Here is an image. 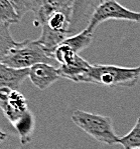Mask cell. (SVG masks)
<instances>
[{
	"label": "cell",
	"instance_id": "obj_7",
	"mask_svg": "<svg viewBox=\"0 0 140 149\" xmlns=\"http://www.w3.org/2000/svg\"><path fill=\"white\" fill-rule=\"evenodd\" d=\"M29 79L40 90H45L61 79L59 68L52 64L38 63L29 68Z\"/></svg>",
	"mask_w": 140,
	"mask_h": 149
},
{
	"label": "cell",
	"instance_id": "obj_6",
	"mask_svg": "<svg viewBox=\"0 0 140 149\" xmlns=\"http://www.w3.org/2000/svg\"><path fill=\"white\" fill-rule=\"evenodd\" d=\"M105 0H75L71 17L70 35H74L87 28L95 9Z\"/></svg>",
	"mask_w": 140,
	"mask_h": 149
},
{
	"label": "cell",
	"instance_id": "obj_18",
	"mask_svg": "<svg viewBox=\"0 0 140 149\" xmlns=\"http://www.w3.org/2000/svg\"><path fill=\"white\" fill-rule=\"evenodd\" d=\"M139 149H140V148H139Z\"/></svg>",
	"mask_w": 140,
	"mask_h": 149
},
{
	"label": "cell",
	"instance_id": "obj_13",
	"mask_svg": "<svg viewBox=\"0 0 140 149\" xmlns=\"http://www.w3.org/2000/svg\"><path fill=\"white\" fill-rule=\"evenodd\" d=\"M10 25L0 23V62L17 44V41L13 39L9 29Z\"/></svg>",
	"mask_w": 140,
	"mask_h": 149
},
{
	"label": "cell",
	"instance_id": "obj_8",
	"mask_svg": "<svg viewBox=\"0 0 140 149\" xmlns=\"http://www.w3.org/2000/svg\"><path fill=\"white\" fill-rule=\"evenodd\" d=\"M28 76L29 69H16L0 62V88L18 90Z\"/></svg>",
	"mask_w": 140,
	"mask_h": 149
},
{
	"label": "cell",
	"instance_id": "obj_11",
	"mask_svg": "<svg viewBox=\"0 0 140 149\" xmlns=\"http://www.w3.org/2000/svg\"><path fill=\"white\" fill-rule=\"evenodd\" d=\"M13 126L19 135L22 145H26L31 141L34 127H35V119L30 111H27Z\"/></svg>",
	"mask_w": 140,
	"mask_h": 149
},
{
	"label": "cell",
	"instance_id": "obj_2",
	"mask_svg": "<svg viewBox=\"0 0 140 149\" xmlns=\"http://www.w3.org/2000/svg\"><path fill=\"white\" fill-rule=\"evenodd\" d=\"M72 120L80 129L93 137L99 143L106 145L118 144L120 137L116 134L113 120L109 116L78 109L72 113Z\"/></svg>",
	"mask_w": 140,
	"mask_h": 149
},
{
	"label": "cell",
	"instance_id": "obj_3",
	"mask_svg": "<svg viewBox=\"0 0 140 149\" xmlns=\"http://www.w3.org/2000/svg\"><path fill=\"white\" fill-rule=\"evenodd\" d=\"M57 62L45 51L37 40L25 39L17 44L6 55L1 63L16 69H29L38 63L52 64Z\"/></svg>",
	"mask_w": 140,
	"mask_h": 149
},
{
	"label": "cell",
	"instance_id": "obj_17",
	"mask_svg": "<svg viewBox=\"0 0 140 149\" xmlns=\"http://www.w3.org/2000/svg\"><path fill=\"white\" fill-rule=\"evenodd\" d=\"M6 138H7V134L0 129V144L3 143V142L6 140Z\"/></svg>",
	"mask_w": 140,
	"mask_h": 149
},
{
	"label": "cell",
	"instance_id": "obj_16",
	"mask_svg": "<svg viewBox=\"0 0 140 149\" xmlns=\"http://www.w3.org/2000/svg\"><path fill=\"white\" fill-rule=\"evenodd\" d=\"M20 17L8 0H0V23L14 24L20 21Z\"/></svg>",
	"mask_w": 140,
	"mask_h": 149
},
{
	"label": "cell",
	"instance_id": "obj_10",
	"mask_svg": "<svg viewBox=\"0 0 140 149\" xmlns=\"http://www.w3.org/2000/svg\"><path fill=\"white\" fill-rule=\"evenodd\" d=\"M74 1L75 0H41V7L35 15L36 21L54 11L68 13L72 17Z\"/></svg>",
	"mask_w": 140,
	"mask_h": 149
},
{
	"label": "cell",
	"instance_id": "obj_1",
	"mask_svg": "<svg viewBox=\"0 0 140 149\" xmlns=\"http://www.w3.org/2000/svg\"><path fill=\"white\" fill-rule=\"evenodd\" d=\"M139 78L140 65L137 67H123L111 64H91L90 69L81 77L79 83L132 88L138 83Z\"/></svg>",
	"mask_w": 140,
	"mask_h": 149
},
{
	"label": "cell",
	"instance_id": "obj_12",
	"mask_svg": "<svg viewBox=\"0 0 140 149\" xmlns=\"http://www.w3.org/2000/svg\"><path fill=\"white\" fill-rule=\"evenodd\" d=\"M93 34L94 33H91L86 28L83 31L79 32V33L69 36L63 42L65 44L69 45L77 54H79L80 52L83 51L84 49H86L92 43V41H93Z\"/></svg>",
	"mask_w": 140,
	"mask_h": 149
},
{
	"label": "cell",
	"instance_id": "obj_15",
	"mask_svg": "<svg viewBox=\"0 0 140 149\" xmlns=\"http://www.w3.org/2000/svg\"><path fill=\"white\" fill-rule=\"evenodd\" d=\"M118 144L123 146L124 149H139L140 148V117L137 118L136 122L130 132L119 138Z\"/></svg>",
	"mask_w": 140,
	"mask_h": 149
},
{
	"label": "cell",
	"instance_id": "obj_9",
	"mask_svg": "<svg viewBox=\"0 0 140 149\" xmlns=\"http://www.w3.org/2000/svg\"><path fill=\"white\" fill-rule=\"evenodd\" d=\"M90 67L91 64L88 61L82 58L80 55H77V57L72 62L64 64V65H59V72L62 78L72 80V81L79 83L81 77L88 72Z\"/></svg>",
	"mask_w": 140,
	"mask_h": 149
},
{
	"label": "cell",
	"instance_id": "obj_14",
	"mask_svg": "<svg viewBox=\"0 0 140 149\" xmlns=\"http://www.w3.org/2000/svg\"><path fill=\"white\" fill-rule=\"evenodd\" d=\"M16 11L17 15L22 19V17L28 12H33L37 14L41 7V0H8Z\"/></svg>",
	"mask_w": 140,
	"mask_h": 149
},
{
	"label": "cell",
	"instance_id": "obj_5",
	"mask_svg": "<svg viewBox=\"0 0 140 149\" xmlns=\"http://www.w3.org/2000/svg\"><path fill=\"white\" fill-rule=\"evenodd\" d=\"M0 108L12 125L29 111L24 95L18 90L10 88H0Z\"/></svg>",
	"mask_w": 140,
	"mask_h": 149
},
{
	"label": "cell",
	"instance_id": "obj_4",
	"mask_svg": "<svg viewBox=\"0 0 140 149\" xmlns=\"http://www.w3.org/2000/svg\"><path fill=\"white\" fill-rule=\"evenodd\" d=\"M107 20H125L140 23V12L124 7L116 0H105L95 9L87 29L91 33H94L96 28Z\"/></svg>",
	"mask_w": 140,
	"mask_h": 149
}]
</instances>
